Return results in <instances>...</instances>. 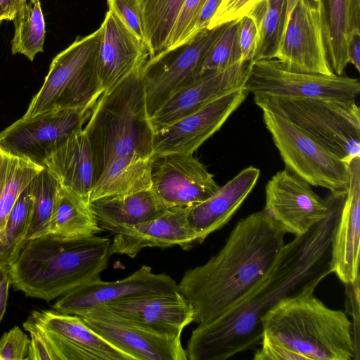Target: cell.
<instances>
[{
  "mask_svg": "<svg viewBox=\"0 0 360 360\" xmlns=\"http://www.w3.org/2000/svg\"><path fill=\"white\" fill-rule=\"evenodd\" d=\"M338 195L329 214L283 246L269 271L221 316L193 330L189 360H226L255 349L263 333L262 319L281 300L314 292L330 274L333 230L343 202Z\"/></svg>",
  "mask_w": 360,
  "mask_h": 360,
  "instance_id": "obj_1",
  "label": "cell"
},
{
  "mask_svg": "<svg viewBox=\"0 0 360 360\" xmlns=\"http://www.w3.org/2000/svg\"><path fill=\"white\" fill-rule=\"evenodd\" d=\"M285 233L263 209L240 219L207 262L186 270L177 287L193 307V321L215 319L260 280L278 257Z\"/></svg>",
  "mask_w": 360,
  "mask_h": 360,
  "instance_id": "obj_2",
  "label": "cell"
},
{
  "mask_svg": "<svg viewBox=\"0 0 360 360\" xmlns=\"http://www.w3.org/2000/svg\"><path fill=\"white\" fill-rule=\"evenodd\" d=\"M111 240L96 235L27 240L9 267L11 284L26 296L53 300L100 278L108 265Z\"/></svg>",
  "mask_w": 360,
  "mask_h": 360,
  "instance_id": "obj_3",
  "label": "cell"
},
{
  "mask_svg": "<svg viewBox=\"0 0 360 360\" xmlns=\"http://www.w3.org/2000/svg\"><path fill=\"white\" fill-rule=\"evenodd\" d=\"M141 69L100 96L83 128L92 154L94 184L115 159L132 154L152 156L155 131Z\"/></svg>",
  "mask_w": 360,
  "mask_h": 360,
  "instance_id": "obj_4",
  "label": "cell"
},
{
  "mask_svg": "<svg viewBox=\"0 0 360 360\" xmlns=\"http://www.w3.org/2000/svg\"><path fill=\"white\" fill-rule=\"evenodd\" d=\"M304 292L278 302L262 317L263 331L307 360H358L353 324L346 313Z\"/></svg>",
  "mask_w": 360,
  "mask_h": 360,
  "instance_id": "obj_5",
  "label": "cell"
},
{
  "mask_svg": "<svg viewBox=\"0 0 360 360\" xmlns=\"http://www.w3.org/2000/svg\"><path fill=\"white\" fill-rule=\"evenodd\" d=\"M101 27L78 37L52 60L44 83L22 117L63 110H90L103 89L97 58Z\"/></svg>",
  "mask_w": 360,
  "mask_h": 360,
  "instance_id": "obj_6",
  "label": "cell"
},
{
  "mask_svg": "<svg viewBox=\"0 0 360 360\" xmlns=\"http://www.w3.org/2000/svg\"><path fill=\"white\" fill-rule=\"evenodd\" d=\"M281 113L346 163L360 157V110L355 101L253 97Z\"/></svg>",
  "mask_w": 360,
  "mask_h": 360,
  "instance_id": "obj_7",
  "label": "cell"
},
{
  "mask_svg": "<svg viewBox=\"0 0 360 360\" xmlns=\"http://www.w3.org/2000/svg\"><path fill=\"white\" fill-rule=\"evenodd\" d=\"M264 123L285 165V169L311 186L332 193H345L349 180V165L310 134L279 112L261 108Z\"/></svg>",
  "mask_w": 360,
  "mask_h": 360,
  "instance_id": "obj_8",
  "label": "cell"
},
{
  "mask_svg": "<svg viewBox=\"0 0 360 360\" xmlns=\"http://www.w3.org/2000/svg\"><path fill=\"white\" fill-rule=\"evenodd\" d=\"M244 87L253 97L355 101L360 93L356 78L290 71L276 58L252 64Z\"/></svg>",
  "mask_w": 360,
  "mask_h": 360,
  "instance_id": "obj_9",
  "label": "cell"
},
{
  "mask_svg": "<svg viewBox=\"0 0 360 360\" xmlns=\"http://www.w3.org/2000/svg\"><path fill=\"white\" fill-rule=\"evenodd\" d=\"M228 23L205 29L183 44L144 63L141 75L150 118L172 95L200 75L207 53Z\"/></svg>",
  "mask_w": 360,
  "mask_h": 360,
  "instance_id": "obj_10",
  "label": "cell"
},
{
  "mask_svg": "<svg viewBox=\"0 0 360 360\" xmlns=\"http://www.w3.org/2000/svg\"><path fill=\"white\" fill-rule=\"evenodd\" d=\"M90 110H63L21 117L0 131V148L43 167L50 154L82 131Z\"/></svg>",
  "mask_w": 360,
  "mask_h": 360,
  "instance_id": "obj_11",
  "label": "cell"
},
{
  "mask_svg": "<svg viewBox=\"0 0 360 360\" xmlns=\"http://www.w3.org/2000/svg\"><path fill=\"white\" fill-rule=\"evenodd\" d=\"M338 194L322 198L310 184L285 169L268 181L264 210L286 233L299 236L329 214Z\"/></svg>",
  "mask_w": 360,
  "mask_h": 360,
  "instance_id": "obj_12",
  "label": "cell"
},
{
  "mask_svg": "<svg viewBox=\"0 0 360 360\" xmlns=\"http://www.w3.org/2000/svg\"><path fill=\"white\" fill-rule=\"evenodd\" d=\"M40 330L55 360H133L77 315L34 311L28 318Z\"/></svg>",
  "mask_w": 360,
  "mask_h": 360,
  "instance_id": "obj_13",
  "label": "cell"
},
{
  "mask_svg": "<svg viewBox=\"0 0 360 360\" xmlns=\"http://www.w3.org/2000/svg\"><path fill=\"white\" fill-rule=\"evenodd\" d=\"M176 281L170 276L155 274L143 265L129 276L115 281L98 278L63 295L53 305L59 312L82 316L111 302L149 295L178 293Z\"/></svg>",
  "mask_w": 360,
  "mask_h": 360,
  "instance_id": "obj_14",
  "label": "cell"
},
{
  "mask_svg": "<svg viewBox=\"0 0 360 360\" xmlns=\"http://www.w3.org/2000/svg\"><path fill=\"white\" fill-rule=\"evenodd\" d=\"M219 186L193 153L170 154L153 162L151 189L167 208H186L206 200Z\"/></svg>",
  "mask_w": 360,
  "mask_h": 360,
  "instance_id": "obj_15",
  "label": "cell"
},
{
  "mask_svg": "<svg viewBox=\"0 0 360 360\" xmlns=\"http://www.w3.org/2000/svg\"><path fill=\"white\" fill-rule=\"evenodd\" d=\"M248 94L245 87L236 89L155 133L151 158L193 153L221 127Z\"/></svg>",
  "mask_w": 360,
  "mask_h": 360,
  "instance_id": "obj_16",
  "label": "cell"
},
{
  "mask_svg": "<svg viewBox=\"0 0 360 360\" xmlns=\"http://www.w3.org/2000/svg\"><path fill=\"white\" fill-rule=\"evenodd\" d=\"M81 317L91 329L133 360H188L181 338L147 330L103 307Z\"/></svg>",
  "mask_w": 360,
  "mask_h": 360,
  "instance_id": "obj_17",
  "label": "cell"
},
{
  "mask_svg": "<svg viewBox=\"0 0 360 360\" xmlns=\"http://www.w3.org/2000/svg\"><path fill=\"white\" fill-rule=\"evenodd\" d=\"M252 64L251 60H241L222 71L200 74L179 89L150 118L155 133L219 97L244 87Z\"/></svg>",
  "mask_w": 360,
  "mask_h": 360,
  "instance_id": "obj_18",
  "label": "cell"
},
{
  "mask_svg": "<svg viewBox=\"0 0 360 360\" xmlns=\"http://www.w3.org/2000/svg\"><path fill=\"white\" fill-rule=\"evenodd\" d=\"M275 58L290 71L335 75L327 60L318 11L309 9L302 0L288 15Z\"/></svg>",
  "mask_w": 360,
  "mask_h": 360,
  "instance_id": "obj_19",
  "label": "cell"
},
{
  "mask_svg": "<svg viewBox=\"0 0 360 360\" xmlns=\"http://www.w3.org/2000/svg\"><path fill=\"white\" fill-rule=\"evenodd\" d=\"M100 27L97 68L105 91L142 68L149 58V51L146 43L133 34L110 9L106 12Z\"/></svg>",
  "mask_w": 360,
  "mask_h": 360,
  "instance_id": "obj_20",
  "label": "cell"
},
{
  "mask_svg": "<svg viewBox=\"0 0 360 360\" xmlns=\"http://www.w3.org/2000/svg\"><path fill=\"white\" fill-rule=\"evenodd\" d=\"M349 180L333 230L330 271L344 284L359 279L360 157L349 163Z\"/></svg>",
  "mask_w": 360,
  "mask_h": 360,
  "instance_id": "obj_21",
  "label": "cell"
},
{
  "mask_svg": "<svg viewBox=\"0 0 360 360\" xmlns=\"http://www.w3.org/2000/svg\"><path fill=\"white\" fill-rule=\"evenodd\" d=\"M101 307L142 328L172 338H181L184 328L194 321L191 304L179 292L139 296Z\"/></svg>",
  "mask_w": 360,
  "mask_h": 360,
  "instance_id": "obj_22",
  "label": "cell"
},
{
  "mask_svg": "<svg viewBox=\"0 0 360 360\" xmlns=\"http://www.w3.org/2000/svg\"><path fill=\"white\" fill-rule=\"evenodd\" d=\"M196 236L186 220V208H169L151 219L122 229L111 240V255L134 258L145 248L180 246L189 250Z\"/></svg>",
  "mask_w": 360,
  "mask_h": 360,
  "instance_id": "obj_23",
  "label": "cell"
},
{
  "mask_svg": "<svg viewBox=\"0 0 360 360\" xmlns=\"http://www.w3.org/2000/svg\"><path fill=\"white\" fill-rule=\"evenodd\" d=\"M259 175L258 168L246 167L208 198L186 207L188 225L196 236L197 244L228 224L255 188Z\"/></svg>",
  "mask_w": 360,
  "mask_h": 360,
  "instance_id": "obj_24",
  "label": "cell"
},
{
  "mask_svg": "<svg viewBox=\"0 0 360 360\" xmlns=\"http://www.w3.org/2000/svg\"><path fill=\"white\" fill-rule=\"evenodd\" d=\"M326 54L334 74L342 75L349 63V38L360 29V0H318Z\"/></svg>",
  "mask_w": 360,
  "mask_h": 360,
  "instance_id": "obj_25",
  "label": "cell"
},
{
  "mask_svg": "<svg viewBox=\"0 0 360 360\" xmlns=\"http://www.w3.org/2000/svg\"><path fill=\"white\" fill-rule=\"evenodd\" d=\"M47 169L59 184L89 202L94 185V165L89 140L84 131L70 136L46 159Z\"/></svg>",
  "mask_w": 360,
  "mask_h": 360,
  "instance_id": "obj_26",
  "label": "cell"
},
{
  "mask_svg": "<svg viewBox=\"0 0 360 360\" xmlns=\"http://www.w3.org/2000/svg\"><path fill=\"white\" fill-rule=\"evenodd\" d=\"M89 202L102 231L114 235L124 227L151 219L167 210L152 189Z\"/></svg>",
  "mask_w": 360,
  "mask_h": 360,
  "instance_id": "obj_27",
  "label": "cell"
},
{
  "mask_svg": "<svg viewBox=\"0 0 360 360\" xmlns=\"http://www.w3.org/2000/svg\"><path fill=\"white\" fill-rule=\"evenodd\" d=\"M153 160L132 154L112 161L94 184L89 202L151 189Z\"/></svg>",
  "mask_w": 360,
  "mask_h": 360,
  "instance_id": "obj_28",
  "label": "cell"
},
{
  "mask_svg": "<svg viewBox=\"0 0 360 360\" xmlns=\"http://www.w3.org/2000/svg\"><path fill=\"white\" fill-rule=\"evenodd\" d=\"M102 231L90 202L73 190L59 184L47 234L80 238Z\"/></svg>",
  "mask_w": 360,
  "mask_h": 360,
  "instance_id": "obj_29",
  "label": "cell"
},
{
  "mask_svg": "<svg viewBox=\"0 0 360 360\" xmlns=\"http://www.w3.org/2000/svg\"><path fill=\"white\" fill-rule=\"evenodd\" d=\"M257 27L252 63L275 58L288 18V0H259L248 13Z\"/></svg>",
  "mask_w": 360,
  "mask_h": 360,
  "instance_id": "obj_30",
  "label": "cell"
},
{
  "mask_svg": "<svg viewBox=\"0 0 360 360\" xmlns=\"http://www.w3.org/2000/svg\"><path fill=\"white\" fill-rule=\"evenodd\" d=\"M42 168L0 148V233L20 193Z\"/></svg>",
  "mask_w": 360,
  "mask_h": 360,
  "instance_id": "obj_31",
  "label": "cell"
},
{
  "mask_svg": "<svg viewBox=\"0 0 360 360\" xmlns=\"http://www.w3.org/2000/svg\"><path fill=\"white\" fill-rule=\"evenodd\" d=\"M145 43L152 58L167 47L184 0H140ZM148 58V59H149Z\"/></svg>",
  "mask_w": 360,
  "mask_h": 360,
  "instance_id": "obj_32",
  "label": "cell"
},
{
  "mask_svg": "<svg viewBox=\"0 0 360 360\" xmlns=\"http://www.w3.org/2000/svg\"><path fill=\"white\" fill-rule=\"evenodd\" d=\"M14 35L11 40L13 54H22L33 61L44 51L46 23L40 0H25L14 19Z\"/></svg>",
  "mask_w": 360,
  "mask_h": 360,
  "instance_id": "obj_33",
  "label": "cell"
},
{
  "mask_svg": "<svg viewBox=\"0 0 360 360\" xmlns=\"http://www.w3.org/2000/svg\"><path fill=\"white\" fill-rule=\"evenodd\" d=\"M32 202L29 184L16 200L0 233V263L8 269L26 242Z\"/></svg>",
  "mask_w": 360,
  "mask_h": 360,
  "instance_id": "obj_34",
  "label": "cell"
},
{
  "mask_svg": "<svg viewBox=\"0 0 360 360\" xmlns=\"http://www.w3.org/2000/svg\"><path fill=\"white\" fill-rule=\"evenodd\" d=\"M59 183L43 167L30 182L32 197L26 241L47 234Z\"/></svg>",
  "mask_w": 360,
  "mask_h": 360,
  "instance_id": "obj_35",
  "label": "cell"
},
{
  "mask_svg": "<svg viewBox=\"0 0 360 360\" xmlns=\"http://www.w3.org/2000/svg\"><path fill=\"white\" fill-rule=\"evenodd\" d=\"M241 60L237 19L228 23L212 46L202 63L200 74L222 71Z\"/></svg>",
  "mask_w": 360,
  "mask_h": 360,
  "instance_id": "obj_36",
  "label": "cell"
},
{
  "mask_svg": "<svg viewBox=\"0 0 360 360\" xmlns=\"http://www.w3.org/2000/svg\"><path fill=\"white\" fill-rule=\"evenodd\" d=\"M205 1L206 0H184L165 51L176 48L191 39L195 22Z\"/></svg>",
  "mask_w": 360,
  "mask_h": 360,
  "instance_id": "obj_37",
  "label": "cell"
},
{
  "mask_svg": "<svg viewBox=\"0 0 360 360\" xmlns=\"http://www.w3.org/2000/svg\"><path fill=\"white\" fill-rule=\"evenodd\" d=\"M112 11L127 27L145 42L142 8L140 0H107Z\"/></svg>",
  "mask_w": 360,
  "mask_h": 360,
  "instance_id": "obj_38",
  "label": "cell"
},
{
  "mask_svg": "<svg viewBox=\"0 0 360 360\" xmlns=\"http://www.w3.org/2000/svg\"><path fill=\"white\" fill-rule=\"evenodd\" d=\"M259 345L260 348L254 354V360H307L265 331H263Z\"/></svg>",
  "mask_w": 360,
  "mask_h": 360,
  "instance_id": "obj_39",
  "label": "cell"
},
{
  "mask_svg": "<svg viewBox=\"0 0 360 360\" xmlns=\"http://www.w3.org/2000/svg\"><path fill=\"white\" fill-rule=\"evenodd\" d=\"M30 339L18 326H14L0 338V360L26 359Z\"/></svg>",
  "mask_w": 360,
  "mask_h": 360,
  "instance_id": "obj_40",
  "label": "cell"
},
{
  "mask_svg": "<svg viewBox=\"0 0 360 360\" xmlns=\"http://www.w3.org/2000/svg\"><path fill=\"white\" fill-rule=\"evenodd\" d=\"M259 0H222L208 29L236 20L248 14Z\"/></svg>",
  "mask_w": 360,
  "mask_h": 360,
  "instance_id": "obj_41",
  "label": "cell"
},
{
  "mask_svg": "<svg viewBox=\"0 0 360 360\" xmlns=\"http://www.w3.org/2000/svg\"><path fill=\"white\" fill-rule=\"evenodd\" d=\"M257 27L254 18L246 14L238 19V39L243 60H251L257 43Z\"/></svg>",
  "mask_w": 360,
  "mask_h": 360,
  "instance_id": "obj_42",
  "label": "cell"
},
{
  "mask_svg": "<svg viewBox=\"0 0 360 360\" xmlns=\"http://www.w3.org/2000/svg\"><path fill=\"white\" fill-rule=\"evenodd\" d=\"M30 334V342L26 359L55 360V356L39 328L29 319L23 323Z\"/></svg>",
  "mask_w": 360,
  "mask_h": 360,
  "instance_id": "obj_43",
  "label": "cell"
},
{
  "mask_svg": "<svg viewBox=\"0 0 360 360\" xmlns=\"http://www.w3.org/2000/svg\"><path fill=\"white\" fill-rule=\"evenodd\" d=\"M346 286L347 308L349 314L353 318V334L354 344L359 354V279L352 283L345 284Z\"/></svg>",
  "mask_w": 360,
  "mask_h": 360,
  "instance_id": "obj_44",
  "label": "cell"
},
{
  "mask_svg": "<svg viewBox=\"0 0 360 360\" xmlns=\"http://www.w3.org/2000/svg\"><path fill=\"white\" fill-rule=\"evenodd\" d=\"M222 0H206L198 15L191 37L207 29Z\"/></svg>",
  "mask_w": 360,
  "mask_h": 360,
  "instance_id": "obj_45",
  "label": "cell"
},
{
  "mask_svg": "<svg viewBox=\"0 0 360 360\" xmlns=\"http://www.w3.org/2000/svg\"><path fill=\"white\" fill-rule=\"evenodd\" d=\"M347 52L349 63L360 71V29L351 34L347 41Z\"/></svg>",
  "mask_w": 360,
  "mask_h": 360,
  "instance_id": "obj_46",
  "label": "cell"
},
{
  "mask_svg": "<svg viewBox=\"0 0 360 360\" xmlns=\"http://www.w3.org/2000/svg\"><path fill=\"white\" fill-rule=\"evenodd\" d=\"M10 285L8 268L0 263V322L6 312Z\"/></svg>",
  "mask_w": 360,
  "mask_h": 360,
  "instance_id": "obj_47",
  "label": "cell"
},
{
  "mask_svg": "<svg viewBox=\"0 0 360 360\" xmlns=\"http://www.w3.org/2000/svg\"><path fill=\"white\" fill-rule=\"evenodd\" d=\"M25 0H0V25L13 20Z\"/></svg>",
  "mask_w": 360,
  "mask_h": 360,
  "instance_id": "obj_48",
  "label": "cell"
},
{
  "mask_svg": "<svg viewBox=\"0 0 360 360\" xmlns=\"http://www.w3.org/2000/svg\"><path fill=\"white\" fill-rule=\"evenodd\" d=\"M298 0H288V13L290 14L291 10L297 2ZM304 5L309 9L318 11L319 3L318 0H302Z\"/></svg>",
  "mask_w": 360,
  "mask_h": 360,
  "instance_id": "obj_49",
  "label": "cell"
}]
</instances>
